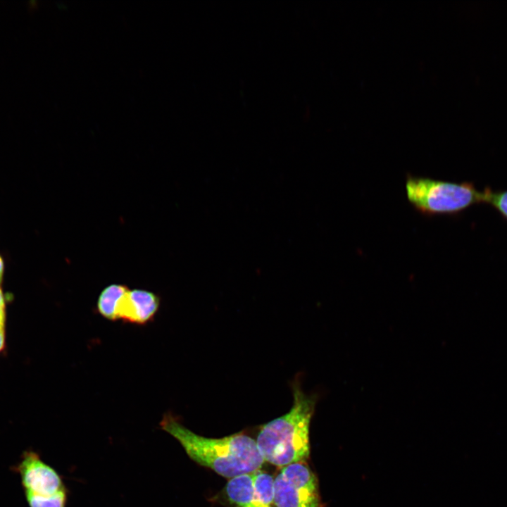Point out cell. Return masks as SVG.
Returning <instances> with one entry per match:
<instances>
[{"label":"cell","instance_id":"obj_1","mask_svg":"<svg viewBox=\"0 0 507 507\" xmlns=\"http://www.w3.org/2000/svg\"><path fill=\"white\" fill-rule=\"evenodd\" d=\"M160 426L180 442L192 460L224 477L254 472L264 463L256 440L246 434L203 437L187 428L170 413L164 414Z\"/></svg>","mask_w":507,"mask_h":507},{"label":"cell","instance_id":"obj_2","mask_svg":"<svg viewBox=\"0 0 507 507\" xmlns=\"http://www.w3.org/2000/svg\"><path fill=\"white\" fill-rule=\"evenodd\" d=\"M292 388L291 409L263 425L256 441L264 461L282 468L306 461L310 455L309 429L316 399L303 391L298 378Z\"/></svg>","mask_w":507,"mask_h":507},{"label":"cell","instance_id":"obj_3","mask_svg":"<svg viewBox=\"0 0 507 507\" xmlns=\"http://www.w3.org/2000/svg\"><path fill=\"white\" fill-rule=\"evenodd\" d=\"M405 188L413 208L427 217L456 215L483 203V191L469 182H454L407 174Z\"/></svg>","mask_w":507,"mask_h":507},{"label":"cell","instance_id":"obj_4","mask_svg":"<svg viewBox=\"0 0 507 507\" xmlns=\"http://www.w3.org/2000/svg\"><path fill=\"white\" fill-rule=\"evenodd\" d=\"M275 507H323L316 475L303 462L283 467L274 479Z\"/></svg>","mask_w":507,"mask_h":507},{"label":"cell","instance_id":"obj_5","mask_svg":"<svg viewBox=\"0 0 507 507\" xmlns=\"http://www.w3.org/2000/svg\"><path fill=\"white\" fill-rule=\"evenodd\" d=\"M224 492L229 507H275L274 478L260 470L230 478Z\"/></svg>","mask_w":507,"mask_h":507},{"label":"cell","instance_id":"obj_6","mask_svg":"<svg viewBox=\"0 0 507 507\" xmlns=\"http://www.w3.org/2000/svg\"><path fill=\"white\" fill-rule=\"evenodd\" d=\"M13 469L20 477L24 493L49 496L67 489L61 476L35 451L23 452Z\"/></svg>","mask_w":507,"mask_h":507},{"label":"cell","instance_id":"obj_7","mask_svg":"<svg viewBox=\"0 0 507 507\" xmlns=\"http://www.w3.org/2000/svg\"><path fill=\"white\" fill-rule=\"evenodd\" d=\"M161 305L159 296L148 290H128L120 300L117 318L123 322L146 325L151 322Z\"/></svg>","mask_w":507,"mask_h":507},{"label":"cell","instance_id":"obj_8","mask_svg":"<svg viewBox=\"0 0 507 507\" xmlns=\"http://www.w3.org/2000/svg\"><path fill=\"white\" fill-rule=\"evenodd\" d=\"M129 290L121 284H111L100 293L96 301V311L104 318L115 321L118 320L117 309L121 298Z\"/></svg>","mask_w":507,"mask_h":507},{"label":"cell","instance_id":"obj_9","mask_svg":"<svg viewBox=\"0 0 507 507\" xmlns=\"http://www.w3.org/2000/svg\"><path fill=\"white\" fill-rule=\"evenodd\" d=\"M24 494L29 507H65L68 500V489L49 496Z\"/></svg>","mask_w":507,"mask_h":507},{"label":"cell","instance_id":"obj_10","mask_svg":"<svg viewBox=\"0 0 507 507\" xmlns=\"http://www.w3.org/2000/svg\"><path fill=\"white\" fill-rule=\"evenodd\" d=\"M483 196V203L490 205L507 220V190L494 191L487 187Z\"/></svg>","mask_w":507,"mask_h":507},{"label":"cell","instance_id":"obj_11","mask_svg":"<svg viewBox=\"0 0 507 507\" xmlns=\"http://www.w3.org/2000/svg\"><path fill=\"white\" fill-rule=\"evenodd\" d=\"M6 321V302L5 296L0 287V327H5Z\"/></svg>","mask_w":507,"mask_h":507},{"label":"cell","instance_id":"obj_12","mask_svg":"<svg viewBox=\"0 0 507 507\" xmlns=\"http://www.w3.org/2000/svg\"><path fill=\"white\" fill-rule=\"evenodd\" d=\"M5 346V327H0V352Z\"/></svg>","mask_w":507,"mask_h":507},{"label":"cell","instance_id":"obj_13","mask_svg":"<svg viewBox=\"0 0 507 507\" xmlns=\"http://www.w3.org/2000/svg\"><path fill=\"white\" fill-rule=\"evenodd\" d=\"M4 270V263L3 258L0 256V284L2 282Z\"/></svg>","mask_w":507,"mask_h":507}]
</instances>
